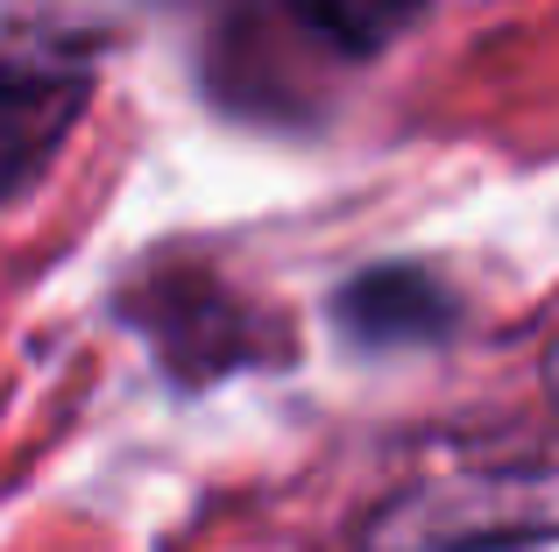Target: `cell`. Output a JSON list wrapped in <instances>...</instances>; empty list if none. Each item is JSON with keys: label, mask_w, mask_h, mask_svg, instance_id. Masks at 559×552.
<instances>
[{"label": "cell", "mask_w": 559, "mask_h": 552, "mask_svg": "<svg viewBox=\"0 0 559 552\" xmlns=\"http://www.w3.org/2000/svg\"><path fill=\"white\" fill-rule=\"evenodd\" d=\"M552 539V475L489 468V475H439L396 496L376 517L369 552H524Z\"/></svg>", "instance_id": "cell-1"}, {"label": "cell", "mask_w": 559, "mask_h": 552, "mask_svg": "<svg viewBox=\"0 0 559 552\" xmlns=\"http://www.w3.org/2000/svg\"><path fill=\"white\" fill-rule=\"evenodd\" d=\"M93 57L71 43H8L0 50V213L28 199L93 107Z\"/></svg>", "instance_id": "cell-2"}, {"label": "cell", "mask_w": 559, "mask_h": 552, "mask_svg": "<svg viewBox=\"0 0 559 552\" xmlns=\"http://www.w3.org/2000/svg\"><path fill=\"white\" fill-rule=\"evenodd\" d=\"M128 319L150 333V347L185 383H199V375H234V369H248V361H270L276 355L270 333H284L262 312H248L219 276H150L142 298H128Z\"/></svg>", "instance_id": "cell-3"}, {"label": "cell", "mask_w": 559, "mask_h": 552, "mask_svg": "<svg viewBox=\"0 0 559 552\" xmlns=\"http://www.w3.org/2000/svg\"><path fill=\"white\" fill-rule=\"evenodd\" d=\"M333 326L347 333V347L361 355H404V347H439L461 326V304L418 263H376L355 284H341L333 298Z\"/></svg>", "instance_id": "cell-4"}, {"label": "cell", "mask_w": 559, "mask_h": 552, "mask_svg": "<svg viewBox=\"0 0 559 552\" xmlns=\"http://www.w3.org/2000/svg\"><path fill=\"white\" fill-rule=\"evenodd\" d=\"M290 28L341 64H369L432 14V0H284Z\"/></svg>", "instance_id": "cell-5"}]
</instances>
